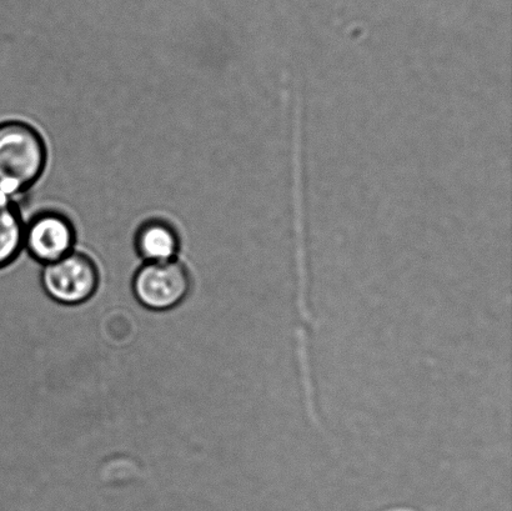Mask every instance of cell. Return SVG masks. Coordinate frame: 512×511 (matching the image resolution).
<instances>
[{"label": "cell", "mask_w": 512, "mask_h": 511, "mask_svg": "<svg viewBox=\"0 0 512 511\" xmlns=\"http://www.w3.org/2000/svg\"><path fill=\"white\" fill-rule=\"evenodd\" d=\"M43 135L22 120L0 122V190L18 198L32 189L47 168Z\"/></svg>", "instance_id": "obj_1"}, {"label": "cell", "mask_w": 512, "mask_h": 511, "mask_svg": "<svg viewBox=\"0 0 512 511\" xmlns=\"http://www.w3.org/2000/svg\"><path fill=\"white\" fill-rule=\"evenodd\" d=\"M192 279L187 267L178 259L162 263H143L135 272L132 290L145 309L168 312L188 297Z\"/></svg>", "instance_id": "obj_2"}, {"label": "cell", "mask_w": 512, "mask_h": 511, "mask_svg": "<svg viewBox=\"0 0 512 511\" xmlns=\"http://www.w3.org/2000/svg\"><path fill=\"white\" fill-rule=\"evenodd\" d=\"M40 283L54 302L79 305L97 293L99 270L92 258L74 250L57 262L43 265Z\"/></svg>", "instance_id": "obj_3"}, {"label": "cell", "mask_w": 512, "mask_h": 511, "mask_svg": "<svg viewBox=\"0 0 512 511\" xmlns=\"http://www.w3.org/2000/svg\"><path fill=\"white\" fill-rule=\"evenodd\" d=\"M77 232L67 215L43 210L25 223L23 250L42 265L57 262L74 252Z\"/></svg>", "instance_id": "obj_4"}, {"label": "cell", "mask_w": 512, "mask_h": 511, "mask_svg": "<svg viewBox=\"0 0 512 511\" xmlns=\"http://www.w3.org/2000/svg\"><path fill=\"white\" fill-rule=\"evenodd\" d=\"M134 248L143 263H162L178 259L180 237L168 220L152 218L139 225Z\"/></svg>", "instance_id": "obj_5"}, {"label": "cell", "mask_w": 512, "mask_h": 511, "mask_svg": "<svg viewBox=\"0 0 512 511\" xmlns=\"http://www.w3.org/2000/svg\"><path fill=\"white\" fill-rule=\"evenodd\" d=\"M24 228L17 200L0 190V269L9 267L22 253Z\"/></svg>", "instance_id": "obj_6"}]
</instances>
